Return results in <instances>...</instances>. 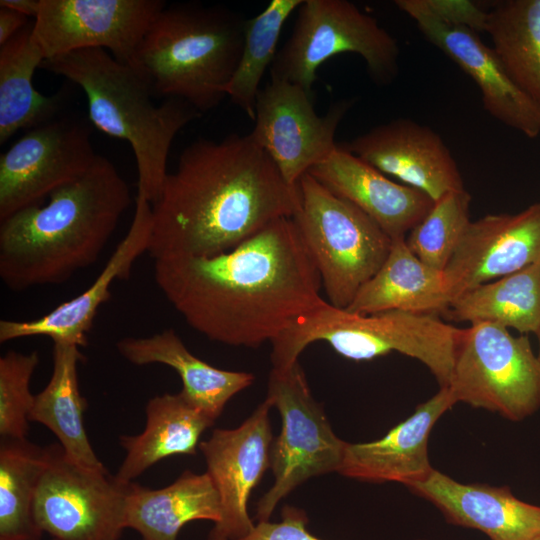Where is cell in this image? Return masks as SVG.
Masks as SVG:
<instances>
[{
  "instance_id": "obj_28",
  "label": "cell",
  "mask_w": 540,
  "mask_h": 540,
  "mask_svg": "<svg viewBox=\"0 0 540 540\" xmlns=\"http://www.w3.org/2000/svg\"><path fill=\"white\" fill-rule=\"evenodd\" d=\"M34 22L0 46V144L20 129H31L58 116L63 93L43 95L33 86V76L45 56L33 34Z\"/></svg>"
},
{
  "instance_id": "obj_36",
  "label": "cell",
  "mask_w": 540,
  "mask_h": 540,
  "mask_svg": "<svg viewBox=\"0 0 540 540\" xmlns=\"http://www.w3.org/2000/svg\"><path fill=\"white\" fill-rule=\"evenodd\" d=\"M28 23V17L25 15L6 7H0V46L13 38Z\"/></svg>"
},
{
  "instance_id": "obj_33",
  "label": "cell",
  "mask_w": 540,
  "mask_h": 540,
  "mask_svg": "<svg viewBox=\"0 0 540 540\" xmlns=\"http://www.w3.org/2000/svg\"><path fill=\"white\" fill-rule=\"evenodd\" d=\"M470 202L465 189L450 191L435 200L405 237L410 251L428 266L444 271L471 222Z\"/></svg>"
},
{
  "instance_id": "obj_8",
  "label": "cell",
  "mask_w": 540,
  "mask_h": 540,
  "mask_svg": "<svg viewBox=\"0 0 540 540\" xmlns=\"http://www.w3.org/2000/svg\"><path fill=\"white\" fill-rule=\"evenodd\" d=\"M292 33L277 51L270 76L312 94L319 67L331 57L354 53L372 80L390 84L397 76L399 46L378 21L347 0H303Z\"/></svg>"
},
{
  "instance_id": "obj_21",
  "label": "cell",
  "mask_w": 540,
  "mask_h": 540,
  "mask_svg": "<svg viewBox=\"0 0 540 540\" xmlns=\"http://www.w3.org/2000/svg\"><path fill=\"white\" fill-rule=\"evenodd\" d=\"M456 404L442 387L415 412L380 439L347 443L338 473L368 482H397L407 487L434 470L428 457V438L436 422Z\"/></svg>"
},
{
  "instance_id": "obj_4",
  "label": "cell",
  "mask_w": 540,
  "mask_h": 540,
  "mask_svg": "<svg viewBox=\"0 0 540 540\" xmlns=\"http://www.w3.org/2000/svg\"><path fill=\"white\" fill-rule=\"evenodd\" d=\"M40 68L78 85L87 97L90 122L130 144L138 171L137 195L153 203L168 175L167 159L175 136L202 113L178 98L155 105L135 70L101 48L49 58Z\"/></svg>"
},
{
  "instance_id": "obj_29",
  "label": "cell",
  "mask_w": 540,
  "mask_h": 540,
  "mask_svg": "<svg viewBox=\"0 0 540 540\" xmlns=\"http://www.w3.org/2000/svg\"><path fill=\"white\" fill-rule=\"evenodd\" d=\"M443 315L449 321L490 322L538 335L540 261L463 293Z\"/></svg>"
},
{
  "instance_id": "obj_24",
  "label": "cell",
  "mask_w": 540,
  "mask_h": 540,
  "mask_svg": "<svg viewBox=\"0 0 540 540\" xmlns=\"http://www.w3.org/2000/svg\"><path fill=\"white\" fill-rule=\"evenodd\" d=\"M222 518L218 492L207 472L185 470L173 483L150 489L133 481L125 497L124 525L142 540H177L189 522Z\"/></svg>"
},
{
  "instance_id": "obj_12",
  "label": "cell",
  "mask_w": 540,
  "mask_h": 540,
  "mask_svg": "<svg viewBox=\"0 0 540 540\" xmlns=\"http://www.w3.org/2000/svg\"><path fill=\"white\" fill-rule=\"evenodd\" d=\"M89 125L75 116L29 129L0 157V221L82 177L95 153Z\"/></svg>"
},
{
  "instance_id": "obj_40",
  "label": "cell",
  "mask_w": 540,
  "mask_h": 540,
  "mask_svg": "<svg viewBox=\"0 0 540 540\" xmlns=\"http://www.w3.org/2000/svg\"><path fill=\"white\" fill-rule=\"evenodd\" d=\"M535 540H540V537L536 538Z\"/></svg>"
},
{
  "instance_id": "obj_7",
  "label": "cell",
  "mask_w": 540,
  "mask_h": 540,
  "mask_svg": "<svg viewBox=\"0 0 540 540\" xmlns=\"http://www.w3.org/2000/svg\"><path fill=\"white\" fill-rule=\"evenodd\" d=\"M292 216L320 275L327 302L346 309L385 262L392 239L368 215L309 173Z\"/></svg>"
},
{
  "instance_id": "obj_34",
  "label": "cell",
  "mask_w": 540,
  "mask_h": 540,
  "mask_svg": "<svg viewBox=\"0 0 540 540\" xmlns=\"http://www.w3.org/2000/svg\"><path fill=\"white\" fill-rule=\"evenodd\" d=\"M38 364V351L25 354L11 350L0 357L1 439L27 438L34 401L30 382Z\"/></svg>"
},
{
  "instance_id": "obj_14",
  "label": "cell",
  "mask_w": 540,
  "mask_h": 540,
  "mask_svg": "<svg viewBox=\"0 0 540 540\" xmlns=\"http://www.w3.org/2000/svg\"><path fill=\"white\" fill-rule=\"evenodd\" d=\"M162 0H41L33 34L45 60L101 48L130 64Z\"/></svg>"
},
{
  "instance_id": "obj_6",
  "label": "cell",
  "mask_w": 540,
  "mask_h": 540,
  "mask_svg": "<svg viewBox=\"0 0 540 540\" xmlns=\"http://www.w3.org/2000/svg\"><path fill=\"white\" fill-rule=\"evenodd\" d=\"M462 329L435 314L399 310L357 314L324 299L271 342L272 368L289 367L308 345L322 341L353 361L401 353L424 364L440 388L448 387Z\"/></svg>"
},
{
  "instance_id": "obj_13",
  "label": "cell",
  "mask_w": 540,
  "mask_h": 540,
  "mask_svg": "<svg viewBox=\"0 0 540 540\" xmlns=\"http://www.w3.org/2000/svg\"><path fill=\"white\" fill-rule=\"evenodd\" d=\"M311 95L296 84L271 77L258 93L249 133L292 188L337 147L336 130L354 103L339 100L318 115Z\"/></svg>"
},
{
  "instance_id": "obj_1",
  "label": "cell",
  "mask_w": 540,
  "mask_h": 540,
  "mask_svg": "<svg viewBox=\"0 0 540 540\" xmlns=\"http://www.w3.org/2000/svg\"><path fill=\"white\" fill-rule=\"evenodd\" d=\"M154 279L191 328L230 346L272 342L324 300L292 217L214 256L154 260Z\"/></svg>"
},
{
  "instance_id": "obj_31",
  "label": "cell",
  "mask_w": 540,
  "mask_h": 540,
  "mask_svg": "<svg viewBox=\"0 0 540 540\" xmlns=\"http://www.w3.org/2000/svg\"><path fill=\"white\" fill-rule=\"evenodd\" d=\"M45 461V447L27 438L1 439L0 540H41L33 507Z\"/></svg>"
},
{
  "instance_id": "obj_11",
  "label": "cell",
  "mask_w": 540,
  "mask_h": 540,
  "mask_svg": "<svg viewBox=\"0 0 540 540\" xmlns=\"http://www.w3.org/2000/svg\"><path fill=\"white\" fill-rule=\"evenodd\" d=\"M34 517L52 540H119L128 483L107 469L70 461L60 444L46 446ZM130 483V482H129Z\"/></svg>"
},
{
  "instance_id": "obj_16",
  "label": "cell",
  "mask_w": 540,
  "mask_h": 540,
  "mask_svg": "<svg viewBox=\"0 0 540 540\" xmlns=\"http://www.w3.org/2000/svg\"><path fill=\"white\" fill-rule=\"evenodd\" d=\"M272 404L265 399L234 429H215L199 448L220 499L222 518L215 525L229 540H243L254 528L248 500L271 466Z\"/></svg>"
},
{
  "instance_id": "obj_35",
  "label": "cell",
  "mask_w": 540,
  "mask_h": 540,
  "mask_svg": "<svg viewBox=\"0 0 540 540\" xmlns=\"http://www.w3.org/2000/svg\"><path fill=\"white\" fill-rule=\"evenodd\" d=\"M281 515L277 523L258 522L243 540H321L307 530L308 518L303 510L286 505Z\"/></svg>"
},
{
  "instance_id": "obj_3",
  "label": "cell",
  "mask_w": 540,
  "mask_h": 540,
  "mask_svg": "<svg viewBox=\"0 0 540 540\" xmlns=\"http://www.w3.org/2000/svg\"><path fill=\"white\" fill-rule=\"evenodd\" d=\"M131 202L128 184L98 155L79 179L0 221V278L24 291L62 284L95 263Z\"/></svg>"
},
{
  "instance_id": "obj_10",
  "label": "cell",
  "mask_w": 540,
  "mask_h": 540,
  "mask_svg": "<svg viewBox=\"0 0 540 540\" xmlns=\"http://www.w3.org/2000/svg\"><path fill=\"white\" fill-rule=\"evenodd\" d=\"M266 399L282 423L271 449L274 483L257 504L259 522L268 521L277 504L306 480L339 472L347 446L314 399L299 361L271 369Z\"/></svg>"
},
{
  "instance_id": "obj_32",
  "label": "cell",
  "mask_w": 540,
  "mask_h": 540,
  "mask_svg": "<svg viewBox=\"0 0 540 540\" xmlns=\"http://www.w3.org/2000/svg\"><path fill=\"white\" fill-rule=\"evenodd\" d=\"M302 3L303 0H272L258 15L246 19L241 57L224 92L252 120L260 83L277 54L283 25Z\"/></svg>"
},
{
  "instance_id": "obj_20",
  "label": "cell",
  "mask_w": 540,
  "mask_h": 540,
  "mask_svg": "<svg viewBox=\"0 0 540 540\" xmlns=\"http://www.w3.org/2000/svg\"><path fill=\"white\" fill-rule=\"evenodd\" d=\"M335 195L349 201L391 238L406 237L425 217L434 200L395 182L337 145L327 159L308 172Z\"/></svg>"
},
{
  "instance_id": "obj_27",
  "label": "cell",
  "mask_w": 540,
  "mask_h": 540,
  "mask_svg": "<svg viewBox=\"0 0 540 540\" xmlns=\"http://www.w3.org/2000/svg\"><path fill=\"white\" fill-rule=\"evenodd\" d=\"M83 359L78 346L53 343L52 374L46 387L34 395L29 421L46 426L73 463L105 469L89 442L84 426L87 402L80 393L78 381V363Z\"/></svg>"
},
{
  "instance_id": "obj_26",
  "label": "cell",
  "mask_w": 540,
  "mask_h": 540,
  "mask_svg": "<svg viewBox=\"0 0 540 540\" xmlns=\"http://www.w3.org/2000/svg\"><path fill=\"white\" fill-rule=\"evenodd\" d=\"M144 430L133 436H120L126 451L115 477L132 482L157 462L178 455L193 456L202 433L214 421L179 392L152 397L145 407Z\"/></svg>"
},
{
  "instance_id": "obj_30",
  "label": "cell",
  "mask_w": 540,
  "mask_h": 540,
  "mask_svg": "<svg viewBox=\"0 0 540 540\" xmlns=\"http://www.w3.org/2000/svg\"><path fill=\"white\" fill-rule=\"evenodd\" d=\"M484 31L509 78L540 107V0L498 2Z\"/></svg>"
},
{
  "instance_id": "obj_25",
  "label": "cell",
  "mask_w": 540,
  "mask_h": 540,
  "mask_svg": "<svg viewBox=\"0 0 540 540\" xmlns=\"http://www.w3.org/2000/svg\"><path fill=\"white\" fill-rule=\"evenodd\" d=\"M453 297L444 271L419 260L405 237L392 239L390 252L376 274L357 292L346 308L357 314L399 310L444 314Z\"/></svg>"
},
{
  "instance_id": "obj_17",
  "label": "cell",
  "mask_w": 540,
  "mask_h": 540,
  "mask_svg": "<svg viewBox=\"0 0 540 540\" xmlns=\"http://www.w3.org/2000/svg\"><path fill=\"white\" fill-rule=\"evenodd\" d=\"M349 152L434 201L464 182L442 137L409 118L379 124L342 145Z\"/></svg>"
},
{
  "instance_id": "obj_39",
  "label": "cell",
  "mask_w": 540,
  "mask_h": 540,
  "mask_svg": "<svg viewBox=\"0 0 540 540\" xmlns=\"http://www.w3.org/2000/svg\"><path fill=\"white\" fill-rule=\"evenodd\" d=\"M537 336H538V340H539V350H538L537 357H538V359H539V361H540V332L538 333Z\"/></svg>"
},
{
  "instance_id": "obj_5",
  "label": "cell",
  "mask_w": 540,
  "mask_h": 540,
  "mask_svg": "<svg viewBox=\"0 0 540 540\" xmlns=\"http://www.w3.org/2000/svg\"><path fill=\"white\" fill-rule=\"evenodd\" d=\"M245 22L222 6L167 4L129 66L153 97L182 99L203 114L226 97L243 50Z\"/></svg>"
},
{
  "instance_id": "obj_37",
  "label": "cell",
  "mask_w": 540,
  "mask_h": 540,
  "mask_svg": "<svg viewBox=\"0 0 540 540\" xmlns=\"http://www.w3.org/2000/svg\"><path fill=\"white\" fill-rule=\"evenodd\" d=\"M41 0H1L0 7L12 9L26 17L36 18Z\"/></svg>"
},
{
  "instance_id": "obj_38",
  "label": "cell",
  "mask_w": 540,
  "mask_h": 540,
  "mask_svg": "<svg viewBox=\"0 0 540 540\" xmlns=\"http://www.w3.org/2000/svg\"><path fill=\"white\" fill-rule=\"evenodd\" d=\"M207 540H229L218 528L214 526L208 535Z\"/></svg>"
},
{
  "instance_id": "obj_15",
  "label": "cell",
  "mask_w": 540,
  "mask_h": 540,
  "mask_svg": "<svg viewBox=\"0 0 540 540\" xmlns=\"http://www.w3.org/2000/svg\"><path fill=\"white\" fill-rule=\"evenodd\" d=\"M422 35L478 86L484 109L528 138L540 135V107L509 78L492 47L466 25L441 16L429 0H397Z\"/></svg>"
},
{
  "instance_id": "obj_9",
  "label": "cell",
  "mask_w": 540,
  "mask_h": 540,
  "mask_svg": "<svg viewBox=\"0 0 540 540\" xmlns=\"http://www.w3.org/2000/svg\"><path fill=\"white\" fill-rule=\"evenodd\" d=\"M448 388L456 403L520 421L540 407V361L526 335L475 322L462 329Z\"/></svg>"
},
{
  "instance_id": "obj_23",
  "label": "cell",
  "mask_w": 540,
  "mask_h": 540,
  "mask_svg": "<svg viewBox=\"0 0 540 540\" xmlns=\"http://www.w3.org/2000/svg\"><path fill=\"white\" fill-rule=\"evenodd\" d=\"M116 348L134 365L163 364L174 369L182 381L180 393L213 421L234 395L254 382L251 373L219 369L196 357L172 328L148 337H124Z\"/></svg>"
},
{
  "instance_id": "obj_2",
  "label": "cell",
  "mask_w": 540,
  "mask_h": 540,
  "mask_svg": "<svg viewBox=\"0 0 540 540\" xmlns=\"http://www.w3.org/2000/svg\"><path fill=\"white\" fill-rule=\"evenodd\" d=\"M297 205V187L286 184L249 134L197 139L151 203L147 252L154 260L214 256L292 217Z\"/></svg>"
},
{
  "instance_id": "obj_18",
  "label": "cell",
  "mask_w": 540,
  "mask_h": 540,
  "mask_svg": "<svg viewBox=\"0 0 540 540\" xmlns=\"http://www.w3.org/2000/svg\"><path fill=\"white\" fill-rule=\"evenodd\" d=\"M540 261V202L471 221L444 269L453 301ZM452 304V303H451Z\"/></svg>"
},
{
  "instance_id": "obj_22",
  "label": "cell",
  "mask_w": 540,
  "mask_h": 540,
  "mask_svg": "<svg viewBox=\"0 0 540 540\" xmlns=\"http://www.w3.org/2000/svg\"><path fill=\"white\" fill-rule=\"evenodd\" d=\"M456 525L479 530L491 540L540 537V506L518 499L508 487L463 484L433 470L408 487Z\"/></svg>"
},
{
  "instance_id": "obj_19",
  "label": "cell",
  "mask_w": 540,
  "mask_h": 540,
  "mask_svg": "<svg viewBox=\"0 0 540 540\" xmlns=\"http://www.w3.org/2000/svg\"><path fill=\"white\" fill-rule=\"evenodd\" d=\"M151 232V203L137 195L131 225L94 282L78 296L36 319H2L0 343L24 337L46 336L53 343L86 346L87 334L98 310L110 299L112 284L130 277L135 261L148 251Z\"/></svg>"
}]
</instances>
